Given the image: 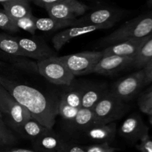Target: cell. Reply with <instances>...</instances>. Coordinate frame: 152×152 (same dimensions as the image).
<instances>
[{
  "label": "cell",
  "instance_id": "23",
  "mask_svg": "<svg viewBox=\"0 0 152 152\" xmlns=\"http://www.w3.org/2000/svg\"><path fill=\"white\" fill-rule=\"evenodd\" d=\"M68 88L62 93L61 99L66 102L68 105L77 108H82V96H83V88L82 86H68Z\"/></svg>",
  "mask_w": 152,
  "mask_h": 152
},
{
  "label": "cell",
  "instance_id": "38",
  "mask_svg": "<svg viewBox=\"0 0 152 152\" xmlns=\"http://www.w3.org/2000/svg\"><path fill=\"white\" fill-rule=\"evenodd\" d=\"M149 123H150V124L152 126V115L149 116Z\"/></svg>",
  "mask_w": 152,
  "mask_h": 152
},
{
  "label": "cell",
  "instance_id": "32",
  "mask_svg": "<svg viewBox=\"0 0 152 152\" xmlns=\"http://www.w3.org/2000/svg\"><path fill=\"white\" fill-rule=\"evenodd\" d=\"M57 152H86L83 146L65 140Z\"/></svg>",
  "mask_w": 152,
  "mask_h": 152
},
{
  "label": "cell",
  "instance_id": "36",
  "mask_svg": "<svg viewBox=\"0 0 152 152\" xmlns=\"http://www.w3.org/2000/svg\"><path fill=\"white\" fill-rule=\"evenodd\" d=\"M31 1H34L37 5L45 7L46 5H48V4L56 2V1H60V0H31Z\"/></svg>",
  "mask_w": 152,
  "mask_h": 152
},
{
  "label": "cell",
  "instance_id": "35",
  "mask_svg": "<svg viewBox=\"0 0 152 152\" xmlns=\"http://www.w3.org/2000/svg\"><path fill=\"white\" fill-rule=\"evenodd\" d=\"M0 152H38L35 150H30V149H25V148H3V149H0Z\"/></svg>",
  "mask_w": 152,
  "mask_h": 152
},
{
  "label": "cell",
  "instance_id": "7",
  "mask_svg": "<svg viewBox=\"0 0 152 152\" xmlns=\"http://www.w3.org/2000/svg\"><path fill=\"white\" fill-rule=\"evenodd\" d=\"M102 57V51H84L59 58L76 77L92 74L94 68Z\"/></svg>",
  "mask_w": 152,
  "mask_h": 152
},
{
  "label": "cell",
  "instance_id": "10",
  "mask_svg": "<svg viewBox=\"0 0 152 152\" xmlns=\"http://www.w3.org/2000/svg\"><path fill=\"white\" fill-rule=\"evenodd\" d=\"M17 38L24 56L37 59V61L57 56L56 52L50 48V46L43 40L36 38Z\"/></svg>",
  "mask_w": 152,
  "mask_h": 152
},
{
  "label": "cell",
  "instance_id": "33",
  "mask_svg": "<svg viewBox=\"0 0 152 152\" xmlns=\"http://www.w3.org/2000/svg\"><path fill=\"white\" fill-rule=\"evenodd\" d=\"M135 147L140 152H152V139L150 135L142 138L140 142L135 145Z\"/></svg>",
  "mask_w": 152,
  "mask_h": 152
},
{
  "label": "cell",
  "instance_id": "1",
  "mask_svg": "<svg viewBox=\"0 0 152 152\" xmlns=\"http://www.w3.org/2000/svg\"><path fill=\"white\" fill-rule=\"evenodd\" d=\"M0 84L29 111L32 118L48 129H53L58 114V104L52 102L37 89L6 76L0 75Z\"/></svg>",
  "mask_w": 152,
  "mask_h": 152
},
{
  "label": "cell",
  "instance_id": "9",
  "mask_svg": "<svg viewBox=\"0 0 152 152\" xmlns=\"http://www.w3.org/2000/svg\"><path fill=\"white\" fill-rule=\"evenodd\" d=\"M49 17L63 20H74L83 16L89 7L79 0H60L44 7Z\"/></svg>",
  "mask_w": 152,
  "mask_h": 152
},
{
  "label": "cell",
  "instance_id": "19",
  "mask_svg": "<svg viewBox=\"0 0 152 152\" xmlns=\"http://www.w3.org/2000/svg\"><path fill=\"white\" fill-rule=\"evenodd\" d=\"M108 91L106 86L103 84L84 86L82 96V108H93Z\"/></svg>",
  "mask_w": 152,
  "mask_h": 152
},
{
  "label": "cell",
  "instance_id": "31",
  "mask_svg": "<svg viewBox=\"0 0 152 152\" xmlns=\"http://www.w3.org/2000/svg\"><path fill=\"white\" fill-rule=\"evenodd\" d=\"M109 144V142L94 143L83 146V148L86 152H115L120 150V148L111 146Z\"/></svg>",
  "mask_w": 152,
  "mask_h": 152
},
{
  "label": "cell",
  "instance_id": "18",
  "mask_svg": "<svg viewBox=\"0 0 152 152\" xmlns=\"http://www.w3.org/2000/svg\"><path fill=\"white\" fill-rule=\"evenodd\" d=\"M0 60L10 65L15 69L33 74H39L37 62H34L26 56L8 54L0 50Z\"/></svg>",
  "mask_w": 152,
  "mask_h": 152
},
{
  "label": "cell",
  "instance_id": "13",
  "mask_svg": "<svg viewBox=\"0 0 152 152\" xmlns=\"http://www.w3.org/2000/svg\"><path fill=\"white\" fill-rule=\"evenodd\" d=\"M149 129L138 114H132L121 125L119 130L120 136L132 144L140 141L148 135Z\"/></svg>",
  "mask_w": 152,
  "mask_h": 152
},
{
  "label": "cell",
  "instance_id": "34",
  "mask_svg": "<svg viewBox=\"0 0 152 152\" xmlns=\"http://www.w3.org/2000/svg\"><path fill=\"white\" fill-rule=\"evenodd\" d=\"M145 75V86L152 83V59L142 68Z\"/></svg>",
  "mask_w": 152,
  "mask_h": 152
},
{
  "label": "cell",
  "instance_id": "20",
  "mask_svg": "<svg viewBox=\"0 0 152 152\" xmlns=\"http://www.w3.org/2000/svg\"><path fill=\"white\" fill-rule=\"evenodd\" d=\"M31 0H10L1 3L4 11L13 20L20 19L32 13L31 7Z\"/></svg>",
  "mask_w": 152,
  "mask_h": 152
},
{
  "label": "cell",
  "instance_id": "21",
  "mask_svg": "<svg viewBox=\"0 0 152 152\" xmlns=\"http://www.w3.org/2000/svg\"><path fill=\"white\" fill-rule=\"evenodd\" d=\"M74 25V20H63L55 18H37L36 17V26L39 31L44 32L58 31Z\"/></svg>",
  "mask_w": 152,
  "mask_h": 152
},
{
  "label": "cell",
  "instance_id": "4",
  "mask_svg": "<svg viewBox=\"0 0 152 152\" xmlns=\"http://www.w3.org/2000/svg\"><path fill=\"white\" fill-rule=\"evenodd\" d=\"M96 124L109 123L121 118L127 111L124 101L108 91L93 108Z\"/></svg>",
  "mask_w": 152,
  "mask_h": 152
},
{
  "label": "cell",
  "instance_id": "16",
  "mask_svg": "<svg viewBox=\"0 0 152 152\" xmlns=\"http://www.w3.org/2000/svg\"><path fill=\"white\" fill-rule=\"evenodd\" d=\"M64 141L65 140L52 129H48L31 142L34 150L38 152H57Z\"/></svg>",
  "mask_w": 152,
  "mask_h": 152
},
{
  "label": "cell",
  "instance_id": "2",
  "mask_svg": "<svg viewBox=\"0 0 152 152\" xmlns=\"http://www.w3.org/2000/svg\"><path fill=\"white\" fill-rule=\"evenodd\" d=\"M152 34V11L140 15L122 25L101 39L99 45L109 46L132 39H140Z\"/></svg>",
  "mask_w": 152,
  "mask_h": 152
},
{
  "label": "cell",
  "instance_id": "17",
  "mask_svg": "<svg viewBox=\"0 0 152 152\" xmlns=\"http://www.w3.org/2000/svg\"><path fill=\"white\" fill-rule=\"evenodd\" d=\"M96 124L93 108H80L75 118L68 122V131L72 133H83L86 129Z\"/></svg>",
  "mask_w": 152,
  "mask_h": 152
},
{
  "label": "cell",
  "instance_id": "30",
  "mask_svg": "<svg viewBox=\"0 0 152 152\" xmlns=\"http://www.w3.org/2000/svg\"><path fill=\"white\" fill-rule=\"evenodd\" d=\"M0 28L12 33H16L19 31L15 24L14 20L4 11H0Z\"/></svg>",
  "mask_w": 152,
  "mask_h": 152
},
{
  "label": "cell",
  "instance_id": "41",
  "mask_svg": "<svg viewBox=\"0 0 152 152\" xmlns=\"http://www.w3.org/2000/svg\"><path fill=\"white\" fill-rule=\"evenodd\" d=\"M151 139H152V137H151Z\"/></svg>",
  "mask_w": 152,
  "mask_h": 152
},
{
  "label": "cell",
  "instance_id": "28",
  "mask_svg": "<svg viewBox=\"0 0 152 152\" xmlns=\"http://www.w3.org/2000/svg\"><path fill=\"white\" fill-rule=\"evenodd\" d=\"M138 106L142 112L152 115V90L148 88L146 91L140 95L137 100Z\"/></svg>",
  "mask_w": 152,
  "mask_h": 152
},
{
  "label": "cell",
  "instance_id": "15",
  "mask_svg": "<svg viewBox=\"0 0 152 152\" xmlns=\"http://www.w3.org/2000/svg\"><path fill=\"white\" fill-rule=\"evenodd\" d=\"M151 35L140 39H132L126 40V41L120 42L107 46L104 50H102V56L117 55V56H134L135 57L140 48Z\"/></svg>",
  "mask_w": 152,
  "mask_h": 152
},
{
  "label": "cell",
  "instance_id": "22",
  "mask_svg": "<svg viewBox=\"0 0 152 152\" xmlns=\"http://www.w3.org/2000/svg\"><path fill=\"white\" fill-rule=\"evenodd\" d=\"M48 129H48L45 126H42L37 120L31 117L22 124L17 134L22 137L31 140L32 141L42 134Z\"/></svg>",
  "mask_w": 152,
  "mask_h": 152
},
{
  "label": "cell",
  "instance_id": "6",
  "mask_svg": "<svg viewBox=\"0 0 152 152\" xmlns=\"http://www.w3.org/2000/svg\"><path fill=\"white\" fill-rule=\"evenodd\" d=\"M127 10L110 6H100L91 11L88 10L83 16L74 20L73 26L87 25H104L111 24L114 25L126 16Z\"/></svg>",
  "mask_w": 152,
  "mask_h": 152
},
{
  "label": "cell",
  "instance_id": "29",
  "mask_svg": "<svg viewBox=\"0 0 152 152\" xmlns=\"http://www.w3.org/2000/svg\"><path fill=\"white\" fill-rule=\"evenodd\" d=\"M79 109L80 108H74V107L68 105L62 99H60L58 103V114H59L62 118L66 120L68 123L75 118Z\"/></svg>",
  "mask_w": 152,
  "mask_h": 152
},
{
  "label": "cell",
  "instance_id": "27",
  "mask_svg": "<svg viewBox=\"0 0 152 152\" xmlns=\"http://www.w3.org/2000/svg\"><path fill=\"white\" fill-rule=\"evenodd\" d=\"M15 24L19 29H22L31 34H34L37 31L36 26V16L31 14L14 20Z\"/></svg>",
  "mask_w": 152,
  "mask_h": 152
},
{
  "label": "cell",
  "instance_id": "25",
  "mask_svg": "<svg viewBox=\"0 0 152 152\" xmlns=\"http://www.w3.org/2000/svg\"><path fill=\"white\" fill-rule=\"evenodd\" d=\"M152 59V35L144 42L134 57L133 67L137 69L143 68Z\"/></svg>",
  "mask_w": 152,
  "mask_h": 152
},
{
  "label": "cell",
  "instance_id": "40",
  "mask_svg": "<svg viewBox=\"0 0 152 152\" xmlns=\"http://www.w3.org/2000/svg\"><path fill=\"white\" fill-rule=\"evenodd\" d=\"M151 88V90H152V85H151V86H150V88Z\"/></svg>",
  "mask_w": 152,
  "mask_h": 152
},
{
  "label": "cell",
  "instance_id": "39",
  "mask_svg": "<svg viewBox=\"0 0 152 152\" xmlns=\"http://www.w3.org/2000/svg\"><path fill=\"white\" fill-rule=\"evenodd\" d=\"M10 1V0H0V3H4L5 2V1Z\"/></svg>",
  "mask_w": 152,
  "mask_h": 152
},
{
  "label": "cell",
  "instance_id": "24",
  "mask_svg": "<svg viewBox=\"0 0 152 152\" xmlns=\"http://www.w3.org/2000/svg\"><path fill=\"white\" fill-rule=\"evenodd\" d=\"M0 50L6 53L23 56L16 37L6 34H0Z\"/></svg>",
  "mask_w": 152,
  "mask_h": 152
},
{
  "label": "cell",
  "instance_id": "8",
  "mask_svg": "<svg viewBox=\"0 0 152 152\" xmlns=\"http://www.w3.org/2000/svg\"><path fill=\"white\" fill-rule=\"evenodd\" d=\"M145 87V75L142 68L122 78L113 84L111 93L124 102L137 96Z\"/></svg>",
  "mask_w": 152,
  "mask_h": 152
},
{
  "label": "cell",
  "instance_id": "12",
  "mask_svg": "<svg viewBox=\"0 0 152 152\" xmlns=\"http://www.w3.org/2000/svg\"><path fill=\"white\" fill-rule=\"evenodd\" d=\"M134 56L111 55L102 56L94 68L92 73L111 76L130 66H133Z\"/></svg>",
  "mask_w": 152,
  "mask_h": 152
},
{
  "label": "cell",
  "instance_id": "14",
  "mask_svg": "<svg viewBox=\"0 0 152 152\" xmlns=\"http://www.w3.org/2000/svg\"><path fill=\"white\" fill-rule=\"evenodd\" d=\"M117 134V123L115 122L109 123L94 124L86 129L82 134L95 143L111 142L114 141Z\"/></svg>",
  "mask_w": 152,
  "mask_h": 152
},
{
  "label": "cell",
  "instance_id": "11",
  "mask_svg": "<svg viewBox=\"0 0 152 152\" xmlns=\"http://www.w3.org/2000/svg\"><path fill=\"white\" fill-rule=\"evenodd\" d=\"M113 26L114 25H111V24L71 26L69 28H67L66 29H64L63 31H60L56 35L53 36L51 42L55 50L56 51H59L67 42H68L72 39L84 35V34L94 32V31H99V30L108 29Z\"/></svg>",
  "mask_w": 152,
  "mask_h": 152
},
{
  "label": "cell",
  "instance_id": "5",
  "mask_svg": "<svg viewBox=\"0 0 152 152\" xmlns=\"http://www.w3.org/2000/svg\"><path fill=\"white\" fill-rule=\"evenodd\" d=\"M39 74L57 86H71L75 76L58 56L37 61Z\"/></svg>",
  "mask_w": 152,
  "mask_h": 152
},
{
  "label": "cell",
  "instance_id": "26",
  "mask_svg": "<svg viewBox=\"0 0 152 152\" xmlns=\"http://www.w3.org/2000/svg\"><path fill=\"white\" fill-rule=\"evenodd\" d=\"M17 143V137L6 125L0 114V149L13 147Z\"/></svg>",
  "mask_w": 152,
  "mask_h": 152
},
{
  "label": "cell",
  "instance_id": "3",
  "mask_svg": "<svg viewBox=\"0 0 152 152\" xmlns=\"http://www.w3.org/2000/svg\"><path fill=\"white\" fill-rule=\"evenodd\" d=\"M0 114L13 132L18 133L24 123L31 118L29 111L19 103L0 84Z\"/></svg>",
  "mask_w": 152,
  "mask_h": 152
},
{
  "label": "cell",
  "instance_id": "37",
  "mask_svg": "<svg viewBox=\"0 0 152 152\" xmlns=\"http://www.w3.org/2000/svg\"><path fill=\"white\" fill-rule=\"evenodd\" d=\"M147 6L148 7H152V0H147Z\"/></svg>",
  "mask_w": 152,
  "mask_h": 152
}]
</instances>
